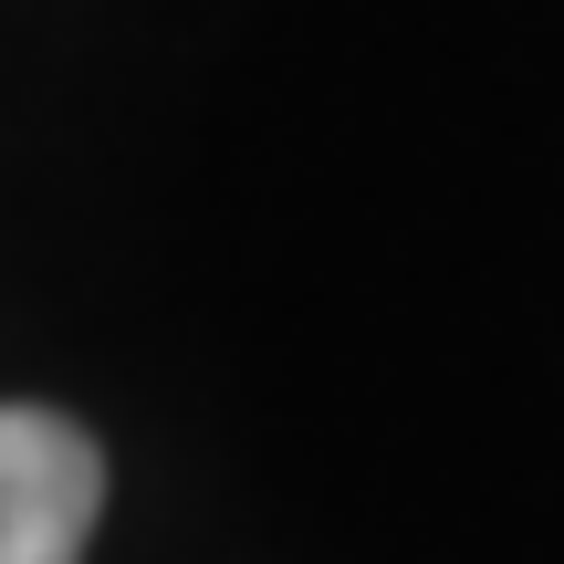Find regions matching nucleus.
Returning a JSON list of instances; mask_svg holds the SVG:
<instances>
[{
  "mask_svg": "<svg viewBox=\"0 0 564 564\" xmlns=\"http://www.w3.org/2000/svg\"><path fill=\"white\" fill-rule=\"evenodd\" d=\"M105 449L63 408H0V564H84Z\"/></svg>",
  "mask_w": 564,
  "mask_h": 564,
  "instance_id": "1",
  "label": "nucleus"
}]
</instances>
